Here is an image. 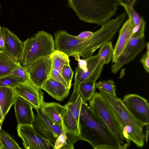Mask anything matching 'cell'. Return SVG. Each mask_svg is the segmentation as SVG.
<instances>
[{
  "label": "cell",
  "mask_w": 149,
  "mask_h": 149,
  "mask_svg": "<svg viewBox=\"0 0 149 149\" xmlns=\"http://www.w3.org/2000/svg\"><path fill=\"white\" fill-rule=\"evenodd\" d=\"M83 102L78 90V84L74 81L72 93L65 105L71 111L77 122L78 127L80 111Z\"/></svg>",
  "instance_id": "18"
},
{
  "label": "cell",
  "mask_w": 149,
  "mask_h": 149,
  "mask_svg": "<svg viewBox=\"0 0 149 149\" xmlns=\"http://www.w3.org/2000/svg\"><path fill=\"white\" fill-rule=\"evenodd\" d=\"M1 124L0 123V131L1 130Z\"/></svg>",
  "instance_id": "42"
},
{
  "label": "cell",
  "mask_w": 149,
  "mask_h": 149,
  "mask_svg": "<svg viewBox=\"0 0 149 149\" xmlns=\"http://www.w3.org/2000/svg\"><path fill=\"white\" fill-rule=\"evenodd\" d=\"M124 7L126 13L128 15L129 19L134 27L140 21L141 17L139 14L134 10L133 7L125 6Z\"/></svg>",
  "instance_id": "30"
},
{
  "label": "cell",
  "mask_w": 149,
  "mask_h": 149,
  "mask_svg": "<svg viewBox=\"0 0 149 149\" xmlns=\"http://www.w3.org/2000/svg\"><path fill=\"white\" fill-rule=\"evenodd\" d=\"M64 106L55 102L43 101L40 107L43 111L58 126L62 128L61 114Z\"/></svg>",
  "instance_id": "19"
},
{
  "label": "cell",
  "mask_w": 149,
  "mask_h": 149,
  "mask_svg": "<svg viewBox=\"0 0 149 149\" xmlns=\"http://www.w3.org/2000/svg\"><path fill=\"white\" fill-rule=\"evenodd\" d=\"M75 59L78 61V67L81 69L83 71L85 72L87 70V63L85 59H81L79 57H78L76 55Z\"/></svg>",
  "instance_id": "35"
},
{
  "label": "cell",
  "mask_w": 149,
  "mask_h": 149,
  "mask_svg": "<svg viewBox=\"0 0 149 149\" xmlns=\"http://www.w3.org/2000/svg\"><path fill=\"white\" fill-rule=\"evenodd\" d=\"M123 105L133 118L143 127L149 124V103L144 97L128 94L122 100Z\"/></svg>",
  "instance_id": "7"
},
{
  "label": "cell",
  "mask_w": 149,
  "mask_h": 149,
  "mask_svg": "<svg viewBox=\"0 0 149 149\" xmlns=\"http://www.w3.org/2000/svg\"><path fill=\"white\" fill-rule=\"evenodd\" d=\"M10 75L21 78L26 81L29 80L28 74L22 65L14 69Z\"/></svg>",
  "instance_id": "32"
},
{
  "label": "cell",
  "mask_w": 149,
  "mask_h": 149,
  "mask_svg": "<svg viewBox=\"0 0 149 149\" xmlns=\"http://www.w3.org/2000/svg\"><path fill=\"white\" fill-rule=\"evenodd\" d=\"M0 149H4V148L0 141Z\"/></svg>",
  "instance_id": "41"
},
{
  "label": "cell",
  "mask_w": 149,
  "mask_h": 149,
  "mask_svg": "<svg viewBox=\"0 0 149 149\" xmlns=\"http://www.w3.org/2000/svg\"><path fill=\"white\" fill-rule=\"evenodd\" d=\"M120 5L123 6L133 7L137 0H118Z\"/></svg>",
  "instance_id": "36"
},
{
  "label": "cell",
  "mask_w": 149,
  "mask_h": 149,
  "mask_svg": "<svg viewBox=\"0 0 149 149\" xmlns=\"http://www.w3.org/2000/svg\"><path fill=\"white\" fill-rule=\"evenodd\" d=\"M61 118L65 128L79 137V129L77 122L70 110L65 105L61 114Z\"/></svg>",
  "instance_id": "22"
},
{
  "label": "cell",
  "mask_w": 149,
  "mask_h": 149,
  "mask_svg": "<svg viewBox=\"0 0 149 149\" xmlns=\"http://www.w3.org/2000/svg\"><path fill=\"white\" fill-rule=\"evenodd\" d=\"M69 7L84 22L102 25L116 13L118 0H67Z\"/></svg>",
  "instance_id": "3"
},
{
  "label": "cell",
  "mask_w": 149,
  "mask_h": 149,
  "mask_svg": "<svg viewBox=\"0 0 149 149\" xmlns=\"http://www.w3.org/2000/svg\"><path fill=\"white\" fill-rule=\"evenodd\" d=\"M0 141L4 149H21L17 142L7 132L0 131Z\"/></svg>",
  "instance_id": "27"
},
{
  "label": "cell",
  "mask_w": 149,
  "mask_h": 149,
  "mask_svg": "<svg viewBox=\"0 0 149 149\" xmlns=\"http://www.w3.org/2000/svg\"><path fill=\"white\" fill-rule=\"evenodd\" d=\"M99 51L97 54L99 57V61L104 60L105 64H108L112 58L114 51L112 42L109 41L104 43Z\"/></svg>",
  "instance_id": "25"
},
{
  "label": "cell",
  "mask_w": 149,
  "mask_h": 149,
  "mask_svg": "<svg viewBox=\"0 0 149 149\" xmlns=\"http://www.w3.org/2000/svg\"><path fill=\"white\" fill-rule=\"evenodd\" d=\"M95 86L100 91L113 95L116 96V86L114 81L112 80L109 79L95 82Z\"/></svg>",
  "instance_id": "26"
},
{
  "label": "cell",
  "mask_w": 149,
  "mask_h": 149,
  "mask_svg": "<svg viewBox=\"0 0 149 149\" xmlns=\"http://www.w3.org/2000/svg\"><path fill=\"white\" fill-rule=\"evenodd\" d=\"M107 106L120 127L124 139L130 145L131 141L138 147L144 144L143 125L137 121L125 107L120 98L100 91Z\"/></svg>",
  "instance_id": "2"
},
{
  "label": "cell",
  "mask_w": 149,
  "mask_h": 149,
  "mask_svg": "<svg viewBox=\"0 0 149 149\" xmlns=\"http://www.w3.org/2000/svg\"><path fill=\"white\" fill-rule=\"evenodd\" d=\"M89 104L93 114L108 127L120 145L124 144L122 130L101 93L95 91L89 100Z\"/></svg>",
  "instance_id": "5"
},
{
  "label": "cell",
  "mask_w": 149,
  "mask_h": 149,
  "mask_svg": "<svg viewBox=\"0 0 149 149\" xmlns=\"http://www.w3.org/2000/svg\"><path fill=\"white\" fill-rule=\"evenodd\" d=\"M79 137L66 130L62 123V131L56 139L54 149H73Z\"/></svg>",
  "instance_id": "17"
},
{
  "label": "cell",
  "mask_w": 149,
  "mask_h": 149,
  "mask_svg": "<svg viewBox=\"0 0 149 149\" xmlns=\"http://www.w3.org/2000/svg\"><path fill=\"white\" fill-rule=\"evenodd\" d=\"M94 34L93 32L89 31H85L82 32L77 36H76L77 38L81 39H86L90 38Z\"/></svg>",
  "instance_id": "37"
},
{
  "label": "cell",
  "mask_w": 149,
  "mask_h": 149,
  "mask_svg": "<svg viewBox=\"0 0 149 149\" xmlns=\"http://www.w3.org/2000/svg\"><path fill=\"white\" fill-rule=\"evenodd\" d=\"M36 110L32 125L36 131L48 141L53 148L56 141L60 134L62 128L58 126L42 110L41 108Z\"/></svg>",
  "instance_id": "6"
},
{
  "label": "cell",
  "mask_w": 149,
  "mask_h": 149,
  "mask_svg": "<svg viewBox=\"0 0 149 149\" xmlns=\"http://www.w3.org/2000/svg\"><path fill=\"white\" fill-rule=\"evenodd\" d=\"M133 28L128 19L120 30L118 37L114 48L112 63L116 61L131 39Z\"/></svg>",
  "instance_id": "15"
},
{
  "label": "cell",
  "mask_w": 149,
  "mask_h": 149,
  "mask_svg": "<svg viewBox=\"0 0 149 149\" xmlns=\"http://www.w3.org/2000/svg\"><path fill=\"white\" fill-rule=\"evenodd\" d=\"M95 83L84 82L78 84V90L83 102L89 100L93 95L95 92Z\"/></svg>",
  "instance_id": "24"
},
{
  "label": "cell",
  "mask_w": 149,
  "mask_h": 149,
  "mask_svg": "<svg viewBox=\"0 0 149 149\" xmlns=\"http://www.w3.org/2000/svg\"><path fill=\"white\" fill-rule=\"evenodd\" d=\"M16 97L12 88L0 86V105L4 118L15 101Z\"/></svg>",
  "instance_id": "20"
},
{
  "label": "cell",
  "mask_w": 149,
  "mask_h": 149,
  "mask_svg": "<svg viewBox=\"0 0 149 149\" xmlns=\"http://www.w3.org/2000/svg\"><path fill=\"white\" fill-rule=\"evenodd\" d=\"M145 46V37H131L116 61L111 65V72L116 73L124 65L132 61Z\"/></svg>",
  "instance_id": "10"
},
{
  "label": "cell",
  "mask_w": 149,
  "mask_h": 149,
  "mask_svg": "<svg viewBox=\"0 0 149 149\" xmlns=\"http://www.w3.org/2000/svg\"><path fill=\"white\" fill-rule=\"evenodd\" d=\"M146 46V52L142 56L140 60V62L142 64L146 71L148 73L149 72V43L147 42Z\"/></svg>",
  "instance_id": "33"
},
{
  "label": "cell",
  "mask_w": 149,
  "mask_h": 149,
  "mask_svg": "<svg viewBox=\"0 0 149 149\" xmlns=\"http://www.w3.org/2000/svg\"><path fill=\"white\" fill-rule=\"evenodd\" d=\"M4 119L3 117L1 106L0 105V123L1 125H2Z\"/></svg>",
  "instance_id": "40"
},
{
  "label": "cell",
  "mask_w": 149,
  "mask_h": 149,
  "mask_svg": "<svg viewBox=\"0 0 149 149\" xmlns=\"http://www.w3.org/2000/svg\"><path fill=\"white\" fill-rule=\"evenodd\" d=\"M5 38L4 48L2 50L16 61L19 58L22 51L23 42L7 28L2 27Z\"/></svg>",
  "instance_id": "14"
},
{
  "label": "cell",
  "mask_w": 149,
  "mask_h": 149,
  "mask_svg": "<svg viewBox=\"0 0 149 149\" xmlns=\"http://www.w3.org/2000/svg\"><path fill=\"white\" fill-rule=\"evenodd\" d=\"M146 133L145 135V139L146 142H148L149 135V126L148 125L146 126Z\"/></svg>",
  "instance_id": "39"
},
{
  "label": "cell",
  "mask_w": 149,
  "mask_h": 149,
  "mask_svg": "<svg viewBox=\"0 0 149 149\" xmlns=\"http://www.w3.org/2000/svg\"><path fill=\"white\" fill-rule=\"evenodd\" d=\"M79 140L94 149H119L120 144L108 127L95 116L86 102H83L79 118Z\"/></svg>",
  "instance_id": "1"
},
{
  "label": "cell",
  "mask_w": 149,
  "mask_h": 149,
  "mask_svg": "<svg viewBox=\"0 0 149 149\" xmlns=\"http://www.w3.org/2000/svg\"><path fill=\"white\" fill-rule=\"evenodd\" d=\"M26 81L21 78L9 75L0 79V86L14 89L20 84Z\"/></svg>",
  "instance_id": "28"
},
{
  "label": "cell",
  "mask_w": 149,
  "mask_h": 149,
  "mask_svg": "<svg viewBox=\"0 0 149 149\" xmlns=\"http://www.w3.org/2000/svg\"><path fill=\"white\" fill-rule=\"evenodd\" d=\"M24 66L30 81L40 88L50 77L52 70L51 58L50 56L42 58Z\"/></svg>",
  "instance_id": "8"
},
{
  "label": "cell",
  "mask_w": 149,
  "mask_h": 149,
  "mask_svg": "<svg viewBox=\"0 0 149 149\" xmlns=\"http://www.w3.org/2000/svg\"></svg>",
  "instance_id": "43"
},
{
  "label": "cell",
  "mask_w": 149,
  "mask_h": 149,
  "mask_svg": "<svg viewBox=\"0 0 149 149\" xmlns=\"http://www.w3.org/2000/svg\"><path fill=\"white\" fill-rule=\"evenodd\" d=\"M3 51L0 50V79L10 75L21 65Z\"/></svg>",
  "instance_id": "21"
},
{
  "label": "cell",
  "mask_w": 149,
  "mask_h": 149,
  "mask_svg": "<svg viewBox=\"0 0 149 149\" xmlns=\"http://www.w3.org/2000/svg\"><path fill=\"white\" fill-rule=\"evenodd\" d=\"M56 100L61 101L69 94V90L61 83L49 77L40 88Z\"/></svg>",
  "instance_id": "16"
},
{
  "label": "cell",
  "mask_w": 149,
  "mask_h": 149,
  "mask_svg": "<svg viewBox=\"0 0 149 149\" xmlns=\"http://www.w3.org/2000/svg\"><path fill=\"white\" fill-rule=\"evenodd\" d=\"M17 129L18 136L22 140L24 148L53 149L50 143L36 131L32 125H18Z\"/></svg>",
  "instance_id": "9"
},
{
  "label": "cell",
  "mask_w": 149,
  "mask_h": 149,
  "mask_svg": "<svg viewBox=\"0 0 149 149\" xmlns=\"http://www.w3.org/2000/svg\"><path fill=\"white\" fill-rule=\"evenodd\" d=\"M14 105L18 125H32L34 114L33 111V107L31 104L16 95Z\"/></svg>",
  "instance_id": "13"
},
{
  "label": "cell",
  "mask_w": 149,
  "mask_h": 149,
  "mask_svg": "<svg viewBox=\"0 0 149 149\" xmlns=\"http://www.w3.org/2000/svg\"><path fill=\"white\" fill-rule=\"evenodd\" d=\"M73 73L70 64L65 65L63 66L61 74L66 82L69 89H70L71 86L72 80Z\"/></svg>",
  "instance_id": "31"
},
{
  "label": "cell",
  "mask_w": 149,
  "mask_h": 149,
  "mask_svg": "<svg viewBox=\"0 0 149 149\" xmlns=\"http://www.w3.org/2000/svg\"><path fill=\"white\" fill-rule=\"evenodd\" d=\"M15 94L30 102L35 109L40 108L43 102V93L41 89L28 80L15 87Z\"/></svg>",
  "instance_id": "12"
},
{
  "label": "cell",
  "mask_w": 149,
  "mask_h": 149,
  "mask_svg": "<svg viewBox=\"0 0 149 149\" xmlns=\"http://www.w3.org/2000/svg\"><path fill=\"white\" fill-rule=\"evenodd\" d=\"M85 59L87 63L86 71H83L78 66L75 69L74 81L77 84L84 82L95 83L100 77L104 65L105 64L104 60L101 62L99 61L98 54Z\"/></svg>",
  "instance_id": "11"
},
{
  "label": "cell",
  "mask_w": 149,
  "mask_h": 149,
  "mask_svg": "<svg viewBox=\"0 0 149 149\" xmlns=\"http://www.w3.org/2000/svg\"><path fill=\"white\" fill-rule=\"evenodd\" d=\"M5 38L2 27L0 26V50H3L4 48Z\"/></svg>",
  "instance_id": "38"
},
{
  "label": "cell",
  "mask_w": 149,
  "mask_h": 149,
  "mask_svg": "<svg viewBox=\"0 0 149 149\" xmlns=\"http://www.w3.org/2000/svg\"><path fill=\"white\" fill-rule=\"evenodd\" d=\"M146 22L143 17L140 22L133 28L132 29V37L140 38L145 37L144 31Z\"/></svg>",
  "instance_id": "29"
},
{
  "label": "cell",
  "mask_w": 149,
  "mask_h": 149,
  "mask_svg": "<svg viewBox=\"0 0 149 149\" xmlns=\"http://www.w3.org/2000/svg\"><path fill=\"white\" fill-rule=\"evenodd\" d=\"M55 50L52 35L43 30L39 31L23 42L19 61L22 65H26L42 58L50 56Z\"/></svg>",
  "instance_id": "4"
},
{
  "label": "cell",
  "mask_w": 149,
  "mask_h": 149,
  "mask_svg": "<svg viewBox=\"0 0 149 149\" xmlns=\"http://www.w3.org/2000/svg\"><path fill=\"white\" fill-rule=\"evenodd\" d=\"M50 57L52 59V69H56L61 73L63 66L70 64L69 57L60 51L55 50Z\"/></svg>",
  "instance_id": "23"
},
{
  "label": "cell",
  "mask_w": 149,
  "mask_h": 149,
  "mask_svg": "<svg viewBox=\"0 0 149 149\" xmlns=\"http://www.w3.org/2000/svg\"><path fill=\"white\" fill-rule=\"evenodd\" d=\"M50 77L61 83L66 88L69 89L66 82L62 76L61 73L57 70L55 69H52Z\"/></svg>",
  "instance_id": "34"
}]
</instances>
